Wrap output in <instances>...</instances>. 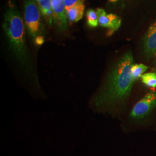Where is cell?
Returning a JSON list of instances; mask_svg holds the SVG:
<instances>
[{
  "instance_id": "cell-4",
  "label": "cell",
  "mask_w": 156,
  "mask_h": 156,
  "mask_svg": "<svg viewBox=\"0 0 156 156\" xmlns=\"http://www.w3.org/2000/svg\"><path fill=\"white\" fill-rule=\"evenodd\" d=\"M156 106V91L150 92L138 101L131 112V117L140 119L146 117Z\"/></svg>"
},
{
  "instance_id": "cell-13",
  "label": "cell",
  "mask_w": 156,
  "mask_h": 156,
  "mask_svg": "<svg viewBox=\"0 0 156 156\" xmlns=\"http://www.w3.org/2000/svg\"><path fill=\"white\" fill-rule=\"evenodd\" d=\"M109 15L110 17V26L108 29L109 30V33L112 34L117 31L120 27L121 19L115 14L109 13Z\"/></svg>"
},
{
  "instance_id": "cell-6",
  "label": "cell",
  "mask_w": 156,
  "mask_h": 156,
  "mask_svg": "<svg viewBox=\"0 0 156 156\" xmlns=\"http://www.w3.org/2000/svg\"><path fill=\"white\" fill-rule=\"evenodd\" d=\"M145 56L151 57L156 53V20L151 26L144 39Z\"/></svg>"
},
{
  "instance_id": "cell-1",
  "label": "cell",
  "mask_w": 156,
  "mask_h": 156,
  "mask_svg": "<svg viewBox=\"0 0 156 156\" xmlns=\"http://www.w3.org/2000/svg\"><path fill=\"white\" fill-rule=\"evenodd\" d=\"M134 58L131 51L117 62L92 104L98 110H109L122 105L130 94L135 80L131 74Z\"/></svg>"
},
{
  "instance_id": "cell-17",
  "label": "cell",
  "mask_w": 156,
  "mask_h": 156,
  "mask_svg": "<svg viewBox=\"0 0 156 156\" xmlns=\"http://www.w3.org/2000/svg\"><path fill=\"white\" fill-rule=\"evenodd\" d=\"M36 1H37V2H38V1H39V0H36Z\"/></svg>"
},
{
  "instance_id": "cell-7",
  "label": "cell",
  "mask_w": 156,
  "mask_h": 156,
  "mask_svg": "<svg viewBox=\"0 0 156 156\" xmlns=\"http://www.w3.org/2000/svg\"><path fill=\"white\" fill-rule=\"evenodd\" d=\"M85 6L83 0H81L75 5L66 10L67 19L70 22H76L83 17Z\"/></svg>"
},
{
  "instance_id": "cell-5",
  "label": "cell",
  "mask_w": 156,
  "mask_h": 156,
  "mask_svg": "<svg viewBox=\"0 0 156 156\" xmlns=\"http://www.w3.org/2000/svg\"><path fill=\"white\" fill-rule=\"evenodd\" d=\"M51 1L55 21L62 30H67L68 23L64 0H51Z\"/></svg>"
},
{
  "instance_id": "cell-3",
  "label": "cell",
  "mask_w": 156,
  "mask_h": 156,
  "mask_svg": "<svg viewBox=\"0 0 156 156\" xmlns=\"http://www.w3.org/2000/svg\"><path fill=\"white\" fill-rule=\"evenodd\" d=\"M24 16L29 36L34 41L38 36H42L44 29L41 11L34 0H24Z\"/></svg>"
},
{
  "instance_id": "cell-11",
  "label": "cell",
  "mask_w": 156,
  "mask_h": 156,
  "mask_svg": "<svg viewBox=\"0 0 156 156\" xmlns=\"http://www.w3.org/2000/svg\"><path fill=\"white\" fill-rule=\"evenodd\" d=\"M142 82L147 87H156V74L155 73H148L142 76Z\"/></svg>"
},
{
  "instance_id": "cell-14",
  "label": "cell",
  "mask_w": 156,
  "mask_h": 156,
  "mask_svg": "<svg viewBox=\"0 0 156 156\" xmlns=\"http://www.w3.org/2000/svg\"><path fill=\"white\" fill-rule=\"evenodd\" d=\"M80 1L81 0H64V2L66 10L73 7V6L75 5Z\"/></svg>"
},
{
  "instance_id": "cell-12",
  "label": "cell",
  "mask_w": 156,
  "mask_h": 156,
  "mask_svg": "<svg viewBox=\"0 0 156 156\" xmlns=\"http://www.w3.org/2000/svg\"><path fill=\"white\" fill-rule=\"evenodd\" d=\"M87 22L90 27L94 28L98 26V18L96 11L92 9H90L86 12Z\"/></svg>"
},
{
  "instance_id": "cell-15",
  "label": "cell",
  "mask_w": 156,
  "mask_h": 156,
  "mask_svg": "<svg viewBox=\"0 0 156 156\" xmlns=\"http://www.w3.org/2000/svg\"><path fill=\"white\" fill-rule=\"evenodd\" d=\"M35 44L37 45H42L44 42V38L43 36H38L34 40Z\"/></svg>"
},
{
  "instance_id": "cell-9",
  "label": "cell",
  "mask_w": 156,
  "mask_h": 156,
  "mask_svg": "<svg viewBox=\"0 0 156 156\" xmlns=\"http://www.w3.org/2000/svg\"><path fill=\"white\" fill-rule=\"evenodd\" d=\"M96 12L98 18L99 25L101 27L109 28L110 26V17L109 14H107L102 8H98Z\"/></svg>"
},
{
  "instance_id": "cell-8",
  "label": "cell",
  "mask_w": 156,
  "mask_h": 156,
  "mask_svg": "<svg viewBox=\"0 0 156 156\" xmlns=\"http://www.w3.org/2000/svg\"><path fill=\"white\" fill-rule=\"evenodd\" d=\"M38 3L41 13L44 17L47 23L51 25L54 19L51 0H39Z\"/></svg>"
},
{
  "instance_id": "cell-16",
  "label": "cell",
  "mask_w": 156,
  "mask_h": 156,
  "mask_svg": "<svg viewBox=\"0 0 156 156\" xmlns=\"http://www.w3.org/2000/svg\"><path fill=\"white\" fill-rule=\"evenodd\" d=\"M118 0H109V1H111L112 2H116Z\"/></svg>"
},
{
  "instance_id": "cell-2",
  "label": "cell",
  "mask_w": 156,
  "mask_h": 156,
  "mask_svg": "<svg viewBox=\"0 0 156 156\" xmlns=\"http://www.w3.org/2000/svg\"><path fill=\"white\" fill-rule=\"evenodd\" d=\"M3 28L12 55L23 68L29 69L31 61L26 42L24 25L16 8L11 6L7 9L4 15Z\"/></svg>"
},
{
  "instance_id": "cell-10",
  "label": "cell",
  "mask_w": 156,
  "mask_h": 156,
  "mask_svg": "<svg viewBox=\"0 0 156 156\" xmlns=\"http://www.w3.org/2000/svg\"><path fill=\"white\" fill-rule=\"evenodd\" d=\"M148 69V67L143 64H134L131 68V74L134 78V80H136L139 78H141L144 75L143 73Z\"/></svg>"
}]
</instances>
